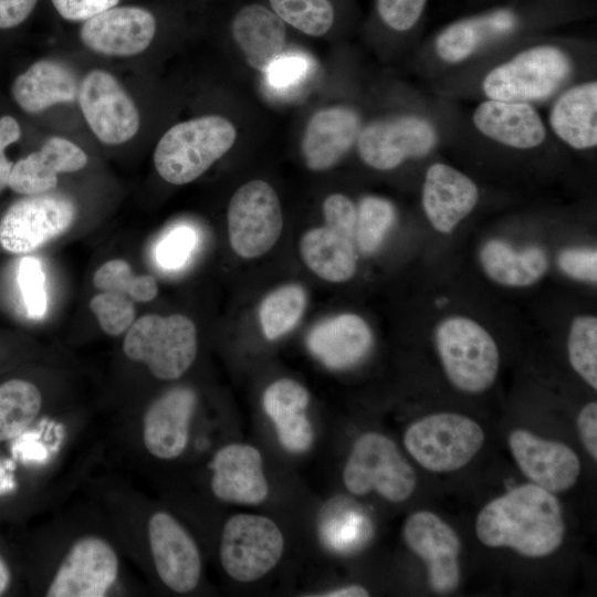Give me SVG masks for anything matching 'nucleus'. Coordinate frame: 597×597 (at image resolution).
I'll return each mask as SVG.
<instances>
[{"mask_svg": "<svg viewBox=\"0 0 597 597\" xmlns=\"http://www.w3.org/2000/svg\"><path fill=\"white\" fill-rule=\"evenodd\" d=\"M565 530L557 498L533 483L490 501L475 522V534L485 546L509 547L532 558L554 553L564 541Z\"/></svg>", "mask_w": 597, "mask_h": 597, "instance_id": "1", "label": "nucleus"}, {"mask_svg": "<svg viewBox=\"0 0 597 597\" xmlns=\"http://www.w3.org/2000/svg\"><path fill=\"white\" fill-rule=\"evenodd\" d=\"M234 125L226 117L206 115L171 126L159 139L154 165L172 185L193 181L233 146Z\"/></svg>", "mask_w": 597, "mask_h": 597, "instance_id": "2", "label": "nucleus"}, {"mask_svg": "<svg viewBox=\"0 0 597 597\" xmlns=\"http://www.w3.org/2000/svg\"><path fill=\"white\" fill-rule=\"evenodd\" d=\"M433 338L444 374L455 388L479 394L493 385L500 354L481 324L465 316H449L437 324Z\"/></svg>", "mask_w": 597, "mask_h": 597, "instance_id": "3", "label": "nucleus"}, {"mask_svg": "<svg viewBox=\"0 0 597 597\" xmlns=\"http://www.w3.org/2000/svg\"><path fill=\"white\" fill-rule=\"evenodd\" d=\"M123 349L128 358L146 364L155 377L177 379L196 358V326L181 314L144 315L127 329Z\"/></svg>", "mask_w": 597, "mask_h": 597, "instance_id": "4", "label": "nucleus"}, {"mask_svg": "<svg viewBox=\"0 0 597 597\" xmlns=\"http://www.w3.org/2000/svg\"><path fill=\"white\" fill-rule=\"evenodd\" d=\"M485 440L483 429L455 412H437L412 422L404 434L408 453L425 469L450 472L467 465Z\"/></svg>", "mask_w": 597, "mask_h": 597, "instance_id": "5", "label": "nucleus"}, {"mask_svg": "<svg viewBox=\"0 0 597 597\" xmlns=\"http://www.w3.org/2000/svg\"><path fill=\"white\" fill-rule=\"evenodd\" d=\"M343 482L354 495L371 491L390 502H404L417 484L412 467L385 434L366 432L353 444L343 469Z\"/></svg>", "mask_w": 597, "mask_h": 597, "instance_id": "6", "label": "nucleus"}, {"mask_svg": "<svg viewBox=\"0 0 597 597\" xmlns=\"http://www.w3.org/2000/svg\"><path fill=\"white\" fill-rule=\"evenodd\" d=\"M570 71V60L562 49L536 45L493 67L484 76L482 88L491 100L542 101L562 86Z\"/></svg>", "mask_w": 597, "mask_h": 597, "instance_id": "7", "label": "nucleus"}, {"mask_svg": "<svg viewBox=\"0 0 597 597\" xmlns=\"http://www.w3.org/2000/svg\"><path fill=\"white\" fill-rule=\"evenodd\" d=\"M322 210L325 224L306 231L300 241L302 259L321 279L348 281L357 268L356 207L345 195L333 193L325 198Z\"/></svg>", "mask_w": 597, "mask_h": 597, "instance_id": "8", "label": "nucleus"}, {"mask_svg": "<svg viewBox=\"0 0 597 597\" xmlns=\"http://www.w3.org/2000/svg\"><path fill=\"white\" fill-rule=\"evenodd\" d=\"M284 536L277 524L263 515L240 513L223 525L219 556L229 577L239 583L255 582L281 561Z\"/></svg>", "mask_w": 597, "mask_h": 597, "instance_id": "9", "label": "nucleus"}, {"mask_svg": "<svg viewBox=\"0 0 597 597\" xmlns=\"http://www.w3.org/2000/svg\"><path fill=\"white\" fill-rule=\"evenodd\" d=\"M283 226L275 190L263 180H251L235 190L228 207L232 250L241 258L266 253L279 240Z\"/></svg>", "mask_w": 597, "mask_h": 597, "instance_id": "10", "label": "nucleus"}, {"mask_svg": "<svg viewBox=\"0 0 597 597\" xmlns=\"http://www.w3.org/2000/svg\"><path fill=\"white\" fill-rule=\"evenodd\" d=\"M437 139V130L427 118L402 114L370 122L360 129L356 144L367 166L386 171L428 155Z\"/></svg>", "mask_w": 597, "mask_h": 597, "instance_id": "11", "label": "nucleus"}, {"mask_svg": "<svg viewBox=\"0 0 597 597\" xmlns=\"http://www.w3.org/2000/svg\"><path fill=\"white\" fill-rule=\"evenodd\" d=\"M74 202L57 193L27 196L0 221V243L12 253H29L64 233L74 222Z\"/></svg>", "mask_w": 597, "mask_h": 597, "instance_id": "12", "label": "nucleus"}, {"mask_svg": "<svg viewBox=\"0 0 597 597\" xmlns=\"http://www.w3.org/2000/svg\"><path fill=\"white\" fill-rule=\"evenodd\" d=\"M77 98L87 125L101 142L123 144L138 132V108L111 73L88 72L80 83Z\"/></svg>", "mask_w": 597, "mask_h": 597, "instance_id": "13", "label": "nucleus"}, {"mask_svg": "<svg viewBox=\"0 0 597 597\" xmlns=\"http://www.w3.org/2000/svg\"><path fill=\"white\" fill-rule=\"evenodd\" d=\"M118 556L98 536L78 538L56 569L46 590L49 597H102L117 579Z\"/></svg>", "mask_w": 597, "mask_h": 597, "instance_id": "14", "label": "nucleus"}, {"mask_svg": "<svg viewBox=\"0 0 597 597\" xmlns=\"http://www.w3.org/2000/svg\"><path fill=\"white\" fill-rule=\"evenodd\" d=\"M402 537L408 548L425 562L433 591L448 594L457 589L461 577V541L449 524L432 512L418 511L406 520Z\"/></svg>", "mask_w": 597, "mask_h": 597, "instance_id": "15", "label": "nucleus"}, {"mask_svg": "<svg viewBox=\"0 0 597 597\" xmlns=\"http://www.w3.org/2000/svg\"><path fill=\"white\" fill-rule=\"evenodd\" d=\"M153 562L158 577L170 590L192 591L201 576L199 548L188 531L168 512L154 513L147 524Z\"/></svg>", "mask_w": 597, "mask_h": 597, "instance_id": "16", "label": "nucleus"}, {"mask_svg": "<svg viewBox=\"0 0 597 597\" xmlns=\"http://www.w3.org/2000/svg\"><path fill=\"white\" fill-rule=\"evenodd\" d=\"M157 30L155 14L137 4H118L82 22L80 39L93 52L132 56L144 52Z\"/></svg>", "mask_w": 597, "mask_h": 597, "instance_id": "17", "label": "nucleus"}, {"mask_svg": "<svg viewBox=\"0 0 597 597\" xmlns=\"http://www.w3.org/2000/svg\"><path fill=\"white\" fill-rule=\"evenodd\" d=\"M509 447L520 470L533 484L558 493L577 482L580 461L568 446L515 429L509 436Z\"/></svg>", "mask_w": 597, "mask_h": 597, "instance_id": "18", "label": "nucleus"}, {"mask_svg": "<svg viewBox=\"0 0 597 597\" xmlns=\"http://www.w3.org/2000/svg\"><path fill=\"white\" fill-rule=\"evenodd\" d=\"M210 488L222 502L258 505L270 493L259 449L245 443L221 447L211 459Z\"/></svg>", "mask_w": 597, "mask_h": 597, "instance_id": "19", "label": "nucleus"}, {"mask_svg": "<svg viewBox=\"0 0 597 597\" xmlns=\"http://www.w3.org/2000/svg\"><path fill=\"white\" fill-rule=\"evenodd\" d=\"M197 397L188 387H176L157 398L143 418V441L155 458L180 457L189 441Z\"/></svg>", "mask_w": 597, "mask_h": 597, "instance_id": "20", "label": "nucleus"}, {"mask_svg": "<svg viewBox=\"0 0 597 597\" xmlns=\"http://www.w3.org/2000/svg\"><path fill=\"white\" fill-rule=\"evenodd\" d=\"M479 201V188L462 171L434 163L426 171L421 203L431 227L448 234L468 217Z\"/></svg>", "mask_w": 597, "mask_h": 597, "instance_id": "21", "label": "nucleus"}, {"mask_svg": "<svg viewBox=\"0 0 597 597\" xmlns=\"http://www.w3.org/2000/svg\"><path fill=\"white\" fill-rule=\"evenodd\" d=\"M360 129L359 116L350 107L336 105L315 112L301 144L307 168L323 171L335 166L357 142Z\"/></svg>", "mask_w": 597, "mask_h": 597, "instance_id": "22", "label": "nucleus"}, {"mask_svg": "<svg viewBox=\"0 0 597 597\" xmlns=\"http://www.w3.org/2000/svg\"><path fill=\"white\" fill-rule=\"evenodd\" d=\"M472 122L489 139L520 149H533L546 138V127L531 103L488 98L474 109Z\"/></svg>", "mask_w": 597, "mask_h": 597, "instance_id": "23", "label": "nucleus"}, {"mask_svg": "<svg viewBox=\"0 0 597 597\" xmlns=\"http://www.w3.org/2000/svg\"><path fill=\"white\" fill-rule=\"evenodd\" d=\"M86 164L87 155L82 148L53 136L40 150L13 164L8 187L24 196L45 193L56 187L59 174L81 170Z\"/></svg>", "mask_w": 597, "mask_h": 597, "instance_id": "24", "label": "nucleus"}, {"mask_svg": "<svg viewBox=\"0 0 597 597\" xmlns=\"http://www.w3.org/2000/svg\"><path fill=\"white\" fill-rule=\"evenodd\" d=\"M310 352L326 367L348 369L360 363L373 345V333L359 315L344 313L316 324L307 335Z\"/></svg>", "mask_w": 597, "mask_h": 597, "instance_id": "25", "label": "nucleus"}, {"mask_svg": "<svg viewBox=\"0 0 597 597\" xmlns=\"http://www.w3.org/2000/svg\"><path fill=\"white\" fill-rule=\"evenodd\" d=\"M307 389L294 379L281 378L266 387L263 410L273 422L280 444L289 452L307 451L314 441L313 426L305 413Z\"/></svg>", "mask_w": 597, "mask_h": 597, "instance_id": "26", "label": "nucleus"}, {"mask_svg": "<svg viewBox=\"0 0 597 597\" xmlns=\"http://www.w3.org/2000/svg\"><path fill=\"white\" fill-rule=\"evenodd\" d=\"M80 84L73 71L63 63L43 59L19 74L11 86L14 102L24 112L36 114L64 103H72Z\"/></svg>", "mask_w": 597, "mask_h": 597, "instance_id": "27", "label": "nucleus"}, {"mask_svg": "<svg viewBox=\"0 0 597 597\" xmlns=\"http://www.w3.org/2000/svg\"><path fill=\"white\" fill-rule=\"evenodd\" d=\"M232 36L248 64L261 72L282 54L286 44L283 20L261 4H249L237 12Z\"/></svg>", "mask_w": 597, "mask_h": 597, "instance_id": "28", "label": "nucleus"}, {"mask_svg": "<svg viewBox=\"0 0 597 597\" xmlns=\"http://www.w3.org/2000/svg\"><path fill=\"white\" fill-rule=\"evenodd\" d=\"M554 134L577 150L597 145V84L579 83L563 92L549 112Z\"/></svg>", "mask_w": 597, "mask_h": 597, "instance_id": "29", "label": "nucleus"}, {"mask_svg": "<svg viewBox=\"0 0 597 597\" xmlns=\"http://www.w3.org/2000/svg\"><path fill=\"white\" fill-rule=\"evenodd\" d=\"M479 263L494 283L509 287H525L537 283L547 272L549 260L538 245L522 249L502 239H489L479 250Z\"/></svg>", "mask_w": 597, "mask_h": 597, "instance_id": "30", "label": "nucleus"}, {"mask_svg": "<svg viewBox=\"0 0 597 597\" xmlns=\"http://www.w3.org/2000/svg\"><path fill=\"white\" fill-rule=\"evenodd\" d=\"M515 23V15L504 9L454 22L437 36L436 52L447 63H460L486 42L510 33Z\"/></svg>", "mask_w": 597, "mask_h": 597, "instance_id": "31", "label": "nucleus"}, {"mask_svg": "<svg viewBox=\"0 0 597 597\" xmlns=\"http://www.w3.org/2000/svg\"><path fill=\"white\" fill-rule=\"evenodd\" d=\"M42 407L39 388L24 379L0 385V442L20 436L36 419Z\"/></svg>", "mask_w": 597, "mask_h": 597, "instance_id": "32", "label": "nucleus"}, {"mask_svg": "<svg viewBox=\"0 0 597 597\" xmlns=\"http://www.w3.org/2000/svg\"><path fill=\"white\" fill-rule=\"evenodd\" d=\"M306 306L305 290L298 284H285L261 302L259 318L264 336L274 341L294 328Z\"/></svg>", "mask_w": 597, "mask_h": 597, "instance_id": "33", "label": "nucleus"}, {"mask_svg": "<svg viewBox=\"0 0 597 597\" xmlns=\"http://www.w3.org/2000/svg\"><path fill=\"white\" fill-rule=\"evenodd\" d=\"M396 218L394 205L381 197L367 196L356 208L355 243L364 254L375 253Z\"/></svg>", "mask_w": 597, "mask_h": 597, "instance_id": "34", "label": "nucleus"}, {"mask_svg": "<svg viewBox=\"0 0 597 597\" xmlns=\"http://www.w3.org/2000/svg\"><path fill=\"white\" fill-rule=\"evenodd\" d=\"M93 283L102 291L124 295L134 302H149L158 294L154 276L135 275L128 262L122 259L102 264L93 276Z\"/></svg>", "mask_w": 597, "mask_h": 597, "instance_id": "35", "label": "nucleus"}, {"mask_svg": "<svg viewBox=\"0 0 597 597\" xmlns=\"http://www.w3.org/2000/svg\"><path fill=\"white\" fill-rule=\"evenodd\" d=\"M567 353L572 368L591 388H597V318L594 315H577L573 318Z\"/></svg>", "mask_w": 597, "mask_h": 597, "instance_id": "36", "label": "nucleus"}, {"mask_svg": "<svg viewBox=\"0 0 597 597\" xmlns=\"http://www.w3.org/2000/svg\"><path fill=\"white\" fill-rule=\"evenodd\" d=\"M273 12L298 31L321 36L333 25L334 9L329 0H269Z\"/></svg>", "mask_w": 597, "mask_h": 597, "instance_id": "37", "label": "nucleus"}, {"mask_svg": "<svg viewBox=\"0 0 597 597\" xmlns=\"http://www.w3.org/2000/svg\"><path fill=\"white\" fill-rule=\"evenodd\" d=\"M90 307L102 329L112 336L126 332L135 320L134 301L114 292L102 291L94 295Z\"/></svg>", "mask_w": 597, "mask_h": 597, "instance_id": "38", "label": "nucleus"}, {"mask_svg": "<svg viewBox=\"0 0 597 597\" xmlns=\"http://www.w3.org/2000/svg\"><path fill=\"white\" fill-rule=\"evenodd\" d=\"M18 281L28 314L40 318L45 314L48 300L44 273L38 259L25 256L19 266Z\"/></svg>", "mask_w": 597, "mask_h": 597, "instance_id": "39", "label": "nucleus"}, {"mask_svg": "<svg viewBox=\"0 0 597 597\" xmlns=\"http://www.w3.org/2000/svg\"><path fill=\"white\" fill-rule=\"evenodd\" d=\"M556 263L565 275L575 281L594 284L597 282V251L595 248H565L558 252Z\"/></svg>", "mask_w": 597, "mask_h": 597, "instance_id": "40", "label": "nucleus"}, {"mask_svg": "<svg viewBox=\"0 0 597 597\" xmlns=\"http://www.w3.org/2000/svg\"><path fill=\"white\" fill-rule=\"evenodd\" d=\"M196 244V234L189 227H177L158 244L156 259L166 269H177L189 258Z\"/></svg>", "mask_w": 597, "mask_h": 597, "instance_id": "41", "label": "nucleus"}, {"mask_svg": "<svg viewBox=\"0 0 597 597\" xmlns=\"http://www.w3.org/2000/svg\"><path fill=\"white\" fill-rule=\"evenodd\" d=\"M427 0H377L379 17L396 31H407L419 20Z\"/></svg>", "mask_w": 597, "mask_h": 597, "instance_id": "42", "label": "nucleus"}, {"mask_svg": "<svg viewBox=\"0 0 597 597\" xmlns=\"http://www.w3.org/2000/svg\"><path fill=\"white\" fill-rule=\"evenodd\" d=\"M308 70L307 59L303 55L281 54L264 71L269 85L285 90L296 85L305 77Z\"/></svg>", "mask_w": 597, "mask_h": 597, "instance_id": "43", "label": "nucleus"}, {"mask_svg": "<svg viewBox=\"0 0 597 597\" xmlns=\"http://www.w3.org/2000/svg\"><path fill=\"white\" fill-rule=\"evenodd\" d=\"M56 13L70 22L87 19L121 4L122 0H50Z\"/></svg>", "mask_w": 597, "mask_h": 597, "instance_id": "44", "label": "nucleus"}, {"mask_svg": "<svg viewBox=\"0 0 597 597\" xmlns=\"http://www.w3.org/2000/svg\"><path fill=\"white\" fill-rule=\"evenodd\" d=\"M21 128L17 119L4 115L0 117V192L8 187L13 163L6 156V148L19 140Z\"/></svg>", "mask_w": 597, "mask_h": 597, "instance_id": "45", "label": "nucleus"}, {"mask_svg": "<svg viewBox=\"0 0 597 597\" xmlns=\"http://www.w3.org/2000/svg\"><path fill=\"white\" fill-rule=\"evenodd\" d=\"M39 0H0V31L23 24L33 13Z\"/></svg>", "mask_w": 597, "mask_h": 597, "instance_id": "46", "label": "nucleus"}, {"mask_svg": "<svg viewBox=\"0 0 597 597\" xmlns=\"http://www.w3.org/2000/svg\"><path fill=\"white\" fill-rule=\"evenodd\" d=\"M577 429L583 446L589 455L597 459V402L585 405L577 416Z\"/></svg>", "mask_w": 597, "mask_h": 597, "instance_id": "47", "label": "nucleus"}, {"mask_svg": "<svg viewBox=\"0 0 597 597\" xmlns=\"http://www.w3.org/2000/svg\"><path fill=\"white\" fill-rule=\"evenodd\" d=\"M317 597H367L369 591L357 584L346 585L338 588L323 591L322 594H315Z\"/></svg>", "mask_w": 597, "mask_h": 597, "instance_id": "48", "label": "nucleus"}, {"mask_svg": "<svg viewBox=\"0 0 597 597\" xmlns=\"http://www.w3.org/2000/svg\"><path fill=\"white\" fill-rule=\"evenodd\" d=\"M11 573L6 562L0 557V595L3 594L10 585Z\"/></svg>", "mask_w": 597, "mask_h": 597, "instance_id": "49", "label": "nucleus"}]
</instances>
